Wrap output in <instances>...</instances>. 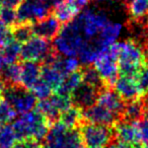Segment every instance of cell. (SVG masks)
<instances>
[{
  "instance_id": "cell-1",
  "label": "cell",
  "mask_w": 148,
  "mask_h": 148,
  "mask_svg": "<svg viewBox=\"0 0 148 148\" xmlns=\"http://www.w3.org/2000/svg\"><path fill=\"white\" fill-rule=\"evenodd\" d=\"M72 21L79 31L83 40L92 49L97 51H101L105 49L99 41L101 29L110 21L109 16L105 11L99 9L86 8L79 12Z\"/></svg>"
},
{
  "instance_id": "cell-2",
  "label": "cell",
  "mask_w": 148,
  "mask_h": 148,
  "mask_svg": "<svg viewBox=\"0 0 148 148\" xmlns=\"http://www.w3.org/2000/svg\"><path fill=\"white\" fill-rule=\"evenodd\" d=\"M12 128L18 142L25 140L41 141L46 137L51 123L38 110L23 113L13 120Z\"/></svg>"
},
{
  "instance_id": "cell-3",
  "label": "cell",
  "mask_w": 148,
  "mask_h": 148,
  "mask_svg": "<svg viewBox=\"0 0 148 148\" xmlns=\"http://www.w3.org/2000/svg\"><path fill=\"white\" fill-rule=\"evenodd\" d=\"M118 66L121 75L135 76L138 70L145 65L143 48L132 39L119 42Z\"/></svg>"
},
{
  "instance_id": "cell-4",
  "label": "cell",
  "mask_w": 148,
  "mask_h": 148,
  "mask_svg": "<svg viewBox=\"0 0 148 148\" xmlns=\"http://www.w3.org/2000/svg\"><path fill=\"white\" fill-rule=\"evenodd\" d=\"M43 148H82V140L77 128L70 129L54 122L44 138Z\"/></svg>"
},
{
  "instance_id": "cell-5",
  "label": "cell",
  "mask_w": 148,
  "mask_h": 148,
  "mask_svg": "<svg viewBox=\"0 0 148 148\" xmlns=\"http://www.w3.org/2000/svg\"><path fill=\"white\" fill-rule=\"evenodd\" d=\"M118 52H119V44L115 42L109 47L105 48L93 62V67L99 72L106 86L108 87H113L116 79L118 78L119 74V66L117 60Z\"/></svg>"
},
{
  "instance_id": "cell-6",
  "label": "cell",
  "mask_w": 148,
  "mask_h": 148,
  "mask_svg": "<svg viewBox=\"0 0 148 148\" xmlns=\"http://www.w3.org/2000/svg\"><path fill=\"white\" fill-rule=\"evenodd\" d=\"M82 144L86 148H105L115 138L114 128L99 124L85 123L79 126Z\"/></svg>"
},
{
  "instance_id": "cell-7",
  "label": "cell",
  "mask_w": 148,
  "mask_h": 148,
  "mask_svg": "<svg viewBox=\"0 0 148 148\" xmlns=\"http://www.w3.org/2000/svg\"><path fill=\"white\" fill-rule=\"evenodd\" d=\"M3 99L6 101L16 113L23 114L34 110L37 105V97L31 89H27L21 84L6 85L1 91Z\"/></svg>"
},
{
  "instance_id": "cell-8",
  "label": "cell",
  "mask_w": 148,
  "mask_h": 148,
  "mask_svg": "<svg viewBox=\"0 0 148 148\" xmlns=\"http://www.w3.org/2000/svg\"><path fill=\"white\" fill-rule=\"evenodd\" d=\"M54 53V48L49 40L33 36L29 41L23 43L21 46V58L23 61L44 63Z\"/></svg>"
},
{
  "instance_id": "cell-9",
  "label": "cell",
  "mask_w": 148,
  "mask_h": 148,
  "mask_svg": "<svg viewBox=\"0 0 148 148\" xmlns=\"http://www.w3.org/2000/svg\"><path fill=\"white\" fill-rule=\"evenodd\" d=\"M72 105L71 97L61 95H53L44 99H40L37 110L50 122L54 123L58 120L62 111Z\"/></svg>"
},
{
  "instance_id": "cell-10",
  "label": "cell",
  "mask_w": 148,
  "mask_h": 148,
  "mask_svg": "<svg viewBox=\"0 0 148 148\" xmlns=\"http://www.w3.org/2000/svg\"><path fill=\"white\" fill-rule=\"evenodd\" d=\"M50 8L41 0H23L17 6L16 16L19 23H33L46 17Z\"/></svg>"
},
{
  "instance_id": "cell-11",
  "label": "cell",
  "mask_w": 148,
  "mask_h": 148,
  "mask_svg": "<svg viewBox=\"0 0 148 148\" xmlns=\"http://www.w3.org/2000/svg\"><path fill=\"white\" fill-rule=\"evenodd\" d=\"M82 119L86 123L99 124L112 127L120 119V117L110 110L106 109L105 107L95 103L90 107L82 110Z\"/></svg>"
},
{
  "instance_id": "cell-12",
  "label": "cell",
  "mask_w": 148,
  "mask_h": 148,
  "mask_svg": "<svg viewBox=\"0 0 148 148\" xmlns=\"http://www.w3.org/2000/svg\"><path fill=\"white\" fill-rule=\"evenodd\" d=\"M99 91V89L87 83H80L70 95L72 105L79 108L80 110L86 109L97 103Z\"/></svg>"
},
{
  "instance_id": "cell-13",
  "label": "cell",
  "mask_w": 148,
  "mask_h": 148,
  "mask_svg": "<svg viewBox=\"0 0 148 148\" xmlns=\"http://www.w3.org/2000/svg\"><path fill=\"white\" fill-rule=\"evenodd\" d=\"M113 87L124 101L139 99L140 95H142L134 76H127V75L118 76Z\"/></svg>"
},
{
  "instance_id": "cell-14",
  "label": "cell",
  "mask_w": 148,
  "mask_h": 148,
  "mask_svg": "<svg viewBox=\"0 0 148 148\" xmlns=\"http://www.w3.org/2000/svg\"><path fill=\"white\" fill-rule=\"evenodd\" d=\"M33 34L36 37L46 40H52L61 29V23L54 15H47L44 18L32 23Z\"/></svg>"
},
{
  "instance_id": "cell-15",
  "label": "cell",
  "mask_w": 148,
  "mask_h": 148,
  "mask_svg": "<svg viewBox=\"0 0 148 148\" xmlns=\"http://www.w3.org/2000/svg\"><path fill=\"white\" fill-rule=\"evenodd\" d=\"M97 103L110 110L119 117H121L124 106H125V101L121 99V97L115 90L108 86H105L99 91Z\"/></svg>"
},
{
  "instance_id": "cell-16",
  "label": "cell",
  "mask_w": 148,
  "mask_h": 148,
  "mask_svg": "<svg viewBox=\"0 0 148 148\" xmlns=\"http://www.w3.org/2000/svg\"><path fill=\"white\" fill-rule=\"evenodd\" d=\"M114 132H115V137L117 138V140L130 144L138 142L137 122L133 123V122L119 119L114 125Z\"/></svg>"
},
{
  "instance_id": "cell-17",
  "label": "cell",
  "mask_w": 148,
  "mask_h": 148,
  "mask_svg": "<svg viewBox=\"0 0 148 148\" xmlns=\"http://www.w3.org/2000/svg\"><path fill=\"white\" fill-rule=\"evenodd\" d=\"M41 79V66L37 62L25 61L21 65V79L19 84L31 89Z\"/></svg>"
},
{
  "instance_id": "cell-18",
  "label": "cell",
  "mask_w": 148,
  "mask_h": 148,
  "mask_svg": "<svg viewBox=\"0 0 148 148\" xmlns=\"http://www.w3.org/2000/svg\"><path fill=\"white\" fill-rule=\"evenodd\" d=\"M122 29H123V25L120 23L110 21L105 25V27L101 29V34H99V44L103 48L109 47L110 45H112V44L117 41L118 38L121 35Z\"/></svg>"
},
{
  "instance_id": "cell-19",
  "label": "cell",
  "mask_w": 148,
  "mask_h": 148,
  "mask_svg": "<svg viewBox=\"0 0 148 148\" xmlns=\"http://www.w3.org/2000/svg\"><path fill=\"white\" fill-rule=\"evenodd\" d=\"M122 119L129 122H139L144 116V103L140 99H132L125 103L123 112H122Z\"/></svg>"
},
{
  "instance_id": "cell-20",
  "label": "cell",
  "mask_w": 148,
  "mask_h": 148,
  "mask_svg": "<svg viewBox=\"0 0 148 148\" xmlns=\"http://www.w3.org/2000/svg\"><path fill=\"white\" fill-rule=\"evenodd\" d=\"M53 9V15L64 25L73 21L80 12V10H78L69 0H64L61 3L56 5Z\"/></svg>"
},
{
  "instance_id": "cell-21",
  "label": "cell",
  "mask_w": 148,
  "mask_h": 148,
  "mask_svg": "<svg viewBox=\"0 0 148 148\" xmlns=\"http://www.w3.org/2000/svg\"><path fill=\"white\" fill-rule=\"evenodd\" d=\"M80 83H82V74L81 71L76 70V71L71 72V73L65 75L62 80L61 84L56 88V93L61 95H66L70 97L71 93L74 91Z\"/></svg>"
},
{
  "instance_id": "cell-22",
  "label": "cell",
  "mask_w": 148,
  "mask_h": 148,
  "mask_svg": "<svg viewBox=\"0 0 148 148\" xmlns=\"http://www.w3.org/2000/svg\"><path fill=\"white\" fill-rule=\"evenodd\" d=\"M59 122L62 123L64 126L70 129L74 128H78L82 123V110L75 106H70L69 108L65 109L64 111L61 112L59 116Z\"/></svg>"
},
{
  "instance_id": "cell-23",
  "label": "cell",
  "mask_w": 148,
  "mask_h": 148,
  "mask_svg": "<svg viewBox=\"0 0 148 148\" xmlns=\"http://www.w3.org/2000/svg\"><path fill=\"white\" fill-rule=\"evenodd\" d=\"M48 64H52L53 66H55L63 74L64 76L67 75V74L71 73V72L78 70L79 66H80V62H79V60L76 57L61 56V55H58L57 53L54 56L52 61Z\"/></svg>"
},
{
  "instance_id": "cell-24",
  "label": "cell",
  "mask_w": 148,
  "mask_h": 148,
  "mask_svg": "<svg viewBox=\"0 0 148 148\" xmlns=\"http://www.w3.org/2000/svg\"><path fill=\"white\" fill-rule=\"evenodd\" d=\"M64 75L52 64H44L41 67V79L47 83L52 89H55L61 84Z\"/></svg>"
},
{
  "instance_id": "cell-25",
  "label": "cell",
  "mask_w": 148,
  "mask_h": 148,
  "mask_svg": "<svg viewBox=\"0 0 148 148\" xmlns=\"http://www.w3.org/2000/svg\"><path fill=\"white\" fill-rule=\"evenodd\" d=\"M0 75L4 85H16L19 84L21 79V65L14 63L4 64L0 67Z\"/></svg>"
},
{
  "instance_id": "cell-26",
  "label": "cell",
  "mask_w": 148,
  "mask_h": 148,
  "mask_svg": "<svg viewBox=\"0 0 148 148\" xmlns=\"http://www.w3.org/2000/svg\"><path fill=\"white\" fill-rule=\"evenodd\" d=\"M129 15L133 21H143L148 14V0H125Z\"/></svg>"
},
{
  "instance_id": "cell-27",
  "label": "cell",
  "mask_w": 148,
  "mask_h": 148,
  "mask_svg": "<svg viewBox=\"0 0 148 148\" xmlns=\"http://www.w3.org/2000/svg\"><path fill=\"white\" fill-rule=\"evenodd\" d=\"M81 74H82V82L87 83L99 90H101V88L106 86L103 78L99 74V72L95 69V67H90V66L86 65V67H84L81 70Z\"/></svg>"
},
{
  "instance_id": "cell-28",
  "label": "cell",
  "mask_w": 148,
  "mask_h": 148,
  "mask_svg": "<svg viewBox=\"0 0 148 148\" xmlns=\"http://www.w3.org/2000/svg\"><path fill=\"white\" fill-rule=\"evenodd\" d=\"M21 43L16 42L15 40H12L9 43H7L5 46H3L1 48V51H2L4 63L9 64V63L16 62L17 59L21 57Z\"/></svg>"
},
{
  "instance_id": "cell-29",
  "label": "cell",
  "mask_w": 148,
  "mask_h": 148,
  "mask_svg": "<svg viewBox=\"0 0 148 148\" xmlns=\"http://www.w3.org/2000/svg\"><path fill=\"white\" fill-rule=\"evenodd\" d=\"M12 38L16 42L21 44L25 43L34 36L33 29H32V23H19L14 25L11 29Z\"/></svg>"
},
{
  "instance_id": "cell-30",
  "label": "cell",
  "mask_w": 148,
  "mask_h": 148,
  "mask_svg": "<svg viewBox=\"0 0 148 148\" xmlns=\"http://www.w3.org/2000/svg\"><path fill=\"white\" fill-rule=\"evenodd\" d=\"M18 142L12 126L5 124L0 128V148H10Z\"/></svg>"
},
{
  "instance_id": "cell-31",
  "label": "cell",
  "mask_w": 148,
  "mask_h": 148,
  "mask_svg": "<svg viewBox=\"0 0 148 148\" xmlns=\"http://www.w3.org/2000/svg\"><path fill=\"white\" fill-rule=\"evenodd\" d=\"M16 112L4 99H0V125H5L16 118Z\"/></svg>"
},
{
  "instance_id": "cell-32",
  "label": "cell",
  "mask_w": 148,
  "mask_h": 148,
  "mask_svg": "<svg viewBox=\"0 0 148 148\" xmlns=\"http://www.w3.org/2000/svg\"><path fill=\"white\" fill-rule=\"evenodd\" d=\"M0 21L7 27H13L17 23V16L15 8L3 6L0 9Z\"/></svg>"
},
{
  "instance_id": "cell-33",
  "label": "cell",
  "mask_w": 148,
  "mask_h": 148,
  "mask_svg": "<svg viewBox=\"0 0 148 148\" xmlns=\"http://www.w3.org/2000/svg\"><path fill=\"white\" fill-rule=\"evenodd\" d=\"M136 82L138 84L140 91H141L142 95L146 93L148 91V64L143 65L138 72L136 73L135 76Z\"/></svg>"
},
{
  "instance_id": "cell-34",
  "label": "cell",
  "mask_w": 148,
  "mask_h": 148,
  "mask_svg": "<svg viewBox=\"0 0 148 148\" xmlns=\"http://www.w3.org/2000/svg\"><path fill=\"white\" fill-rule=\"evenodd\" d=\"M31 90L37 99H44L49 97L50 95H52V90H53V89H52L47 83L44 82L42 79H40V80L32 87Z\"/></svg>"
},
{
  "instance_id": "cell-35",
  "label": "cell",
  "mask_w": 148,
  "mask_h": 148,
  "mask_svg": "<svg viewBox=\"0 0 148 148\" xmlns=\"http://www.w3.org/2000/svg\"><path fill=\"white\" fill-rule=\"evenodd\" d=\"M138 142L148 148V119L137 122Z\"/></svg>"
},
{
  "instance_id": "cell-36",
  "label": "cell",
  "mask_w": 148,
  "mask_h": 148,
  "mask_svg": "<svg viewBox=\"0 0 148 148\" xmlns=\"http://www.w3.org/2000/svg\"><path fill=\"white\" fill-rule=\"evenodd\" d=\"M12 40L13 38L11 29L0 21V48H2L3 46H5Z\"/></svg>"
},
{
  "instance_id": "cell-37",
  "label": "cell",
  "mask_w": 148,
  "mask_h": 148,
  "mask_svg": "<svg viewBox=\"0 0 148 148\" xmlns=\"http://www.w3.org/2000/svg\"><path fill=\"white\" fill-rule=\"evenodd\" d=\"M69 1L80 11L83 8H85L89 4V2H90V0H69Z\"/></svg>"
},
{
  "instance_id": "cell-38",
  "label": "cell",
  "mask_w": 148,
  "mask_h": 148,
  "mask_svg": "<svg viewBox=\"0 0 148 148\" xmlns=\"http://www.w3.org/2000/svg\"><path fill=\"white\" fill-rule=\"evenodd\" d=\"M23 148H43V145L39 143V141L36 140H25L21 142Z\"/></svg>"
},
{
  "instance_id": "cell-39",
  "label": "cell",
  "mask_w": 148,
  "mask_h": 148,
  "mask_svg": "<svg viewBox=\"0 0 148 148\" xmlns=\"http://www.w3.org/2000/svg\"><path fill=\"white\" fill-rule=\"evenodd\" d=\"M108 146H109L108 148H132V145L130 143H126V142L120 141V140L114 142L112 141Z\"/></svg>"
},
{
  "instance_id": "cell-40",
  "label": "cell",
  "mask_w": 148,
  "mask_h": 148,
  "mask_svg": "<svg viewBox=\"0 0 148 148\" xmlns=\"http://www.w3.org/2000/svg\"><path fill=\"white\" fill-rule=\"evenodd\" d=\"M23 1V0H1V3H2L4 6L17 8V6H18Z\"/></svg>"
},
{
  "instance_id": "cell-41",
  "label": "cell",
  "mask_w": 148,
  "mask_h": 148,
  "mask_svg": "<svg viewBox=\"0 0 148 148\" xmlns=\"http://www.w3.org/2000/svg\"><path fill=\"white\" fill-rule=\"evenodd\" d=\"M144 95H145L144 99H142L144 103V116L146 117V119H148V91Z\"/></svg>"
},
{
  "instance_id": "cell-42",
  "label": "cell",
  "mask_w": 148,
  "mask_h": 148,
  "mask_svg": "<svg viewBox=\"0 0 148 148\" xmlns=\"http://www.w3.org/2000/svg\"><path fill=\"white\" fill-rule=\"evenodd\" d=\"M132 148H147L146 146H144L143 144H141L140 142H136V143H134L133 145H132Z\"/></svg>"
},
{
  "instance_id": "cell-43",
  "label": "cell",
  "mask_w": 148,
  "mask_h": 148,
  "mask_svg": "<svg viewBox=\"0 0 148 148\" xmlns=\"http://www.w3.org/2000/svg\"><path fill=\"white\" fill-rule=\"evenodd\" d=\"M10 148H23V146H21V145H17V144H15L14 146H12V147H10Z\"/></svg>"
},
{
  "instance_id": "cell-44",
  "label": "cell",
  "mask_w": 148,
  "mask_h": 148,
  "mask_svg": "<svg viewBox=\"0 0 148 148\" xmlns=\"http://www.w3.org/2000/svg\"><path fill=\"white\" fill-rule=\"evenodd\" d=\"M93 1H95V2H105L106 0H93Z\"/></svg>"
},
{
  "instance_id": "cell-45",
  "label": "cell",
  "mask_w": 148,
  "mask_h": 148,
  "mask_svg": "<svg viewBox=\"0 0 148 148\" xmlns=\"http://www.w3.org/2000/svg\"><path fill=\"white\" fill-rule=\"evenodd\" d=\"M1 4H2V3H1V1H0V9H1Z\"/></svg>"
},
{
  "instance_id": "cell-46",
  "label": "cell",
  "mask_w": 148,
  "mask_h": 148,
  "mask_svg": "<svg viewBox=\"0 0 148 148\" xmlns=\"http://www.w3.org/2000/svg\"><path fill=\"white\" fill-rule=\"evenodd\" d=\"M0 128H1V125H0Z\"/></svg>"
},
{
  "instance_id": "cell-47",
  "label": "cell",
  "mask_w": 148,
  "mask_h": 148,
  "mask_svg": "<svg viewBox=\"0 0 148 148\" xmlns=\"http://www.w3.org/2000/svg\"><path fill=\"white\" fill-rule=\"evenodd\" d=\"M0 1H1V0H0Z\"/></svg>"
}]
</instances>
